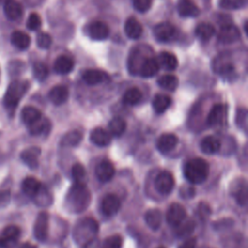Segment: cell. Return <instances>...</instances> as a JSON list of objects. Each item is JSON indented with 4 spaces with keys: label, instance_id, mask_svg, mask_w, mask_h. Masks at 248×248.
I'll return each instance as SVG.
<instances>
[{
    "label": "cell",
    "instance_id": "cell-1",
    "mask_svg": "<svg viewBox=\"0 0 248 248\" xmlns=\"http://www.w3.org/2000/svg\"><path fill=\"white\" fill-rule=\"evenodd\" d=\"M91 202V195L83 182H75L68 190L65 197V207L71 213L83 212Z\"/></svg>",
    "mask_w": 248,
    "mask_h": 248
},
{
    "label": "cell",
    "instance_id": "cell-2",
    "mask_svg": "<svg viewBox=\"0 0 248 248\" xmlns=\"http://www.w3.org/2000/svg\"><path fill=\"white\" fill-rule=\"evenodd\" d=\"M99 232L97 221L91 217L79 219L73 229V238L79 246H85L90 243Z\"/></svg>",
    "mask_w": 248,
    "mask_h": 248
},
{
    "label": "cell",
    "instance_id": "cell-3",
    "mask_svg": "<svg viewBox=\"0 0 248 248\" xmlns=\"http://www.w3.org/2000/svg\"><path fill=\"white\" fill-rule=\"evenodd\" d=\"M184 177L192 184L204 182L209 174V164L206 160L197 157L187 161L183 168Z\"/></svg>",
    "mask_w": 248,
    "mask_h": 248
},
{
    "label": "cell",
    "instance_id": "cell-4",
    "mask_svg": "<svg viewBox=\"0 0 248 248\" xmlns=\"http://www.w3.org/2000/svg\"><path fill=\"white\" fill-rule=\"evenodd\" d=\"M29 83L25 80H14L12 81L4 95L3 105L10 115H13L19 101L28 90Z\"/></svg>",
    "mask_w": 248,
    "mask_h": 248
},
{
    "label": "cell",
    "instance_id": "cell-5",
    "mask_svg": "<svg viewBox=\"0 0 248 248\" xmlns=\"http://www.w3.org/2000/svg\"><path fill=\"white\" fill-rule=\"evenodd\" d=\"M20 228L16 225H9L0 233V248H16L20 237Z\"/></svg>",
    "mask_w": 248,
    "mask_h": 248
},
{
    "label": "cell",
    "instance_id": "cell-6",
    "mask_svg": "<svg viewBox=\"0 0 248 248\" xmlns=\"http://www.w3.org/2000/svg\"><path fill=\"white\" fill-rule=\"evenodd\" d=\"M174 177L169 170L160 171L154 179V187L161 195H169L174 187Z\"/></svg>",
    "mask_w": 248,
    "mask_h": 248
},
{
    "label": "cell",
    "instance_id": "cell-7",
    "mask_svg": "<svg viewBox=\"0 0 248 248\" xmlns=\"http://www.w3.org/2000/svg\"><path fill=\"white\" fill-rule=\"evenodd\" d=\"M49 228V216L46 211H42L38 214L34 223L33 233L35 238L40 242H45L48 237Z\"/></svg>",
    "mask_w": 248,
    "mask_h": 248
},
{
    "label": "cell",
    "instance_id": "cell-8",
    "mask_svg": "<svg viewBox=\"0 0 248 248\" xmlns=\"http://www.w3.org/2000/svg\"><path fill=\"white\" fill-rule=\"evenodd\" d=\"M187 216L186 209L184 208L183 205L177 202H172L170 204L167 214H166V219L169 225L176 227L178 226L183 220H185Z\"/></svg>",
    "mask_w": 248,
    "mask_h": 248
},
{
    "label": "cell",
    "instance_id": "cell-9",
    "mask_svg": "<svg viewBox=\"0 0 248 248\" xmlns=\"http://www.w3.org/2000/svg\"><path fill=\"white\" fill-rule=\"evenodd\" d=\"M230 192L239 205L245 206L247 204V184L244 178L234 180L231 184Z\"/></svg>",
    "mask_w": 248,
    "mask_h": 248
},
{
    "label": "cell",
    "instance_id": "cell-10",
    "mask_svg": "<svg viewBox=\"0 0 248 248\" xmlns=\"http://www.w3.org/2000/svg\"><path fill=\"white\" fill-rule=\"evenodd\" d=\"M85 33L89 38L101 41L108 37L109 29L108 25L102 21H93L86 26Z\"/></svg>",
    "mask_w": 248,
    "mask_h": 248
},
{
    "label": "cell",
    "instance_id": "cell-11",
    "mask_svg": "<svg viewBox=\"0 0 248 248\" xmlns=\"http://www.w3.org/2000/svg\"><path fill=\"white\" fill-rule=\"evenodd\" d=\"M121 202L119 198L114 194H107L101 202V210L106 216H113L120 209Z\"/></svg>",
    "mask_w": 248,
    "mask_h": 248
},
{
    "label": "cell",
    "instance_id": "cell-12",
    "mask_svg": "<svg viewBox=\"0 0 248 248\" xmlns=\"http://www.w3.org/2000/svg\"><path fill=\"white\" fill-rule=\"evenodd\" d=\"M176 33L175 27L170 22H161L153 29V35L159 42H169Z\"/></svg>",
    "mask_w": 248,
    "mask_h": 248
},
{
    "label": "cell",
    "instance_id": "cell-13",
    "mask_svg": "<svg viewBox=\"0 0 248 248\" xmlns=\"http://www.w3.org/2000/svg\"><path fill=\"white\" fill-rule=\"evenodd\" d=\"M41 148L38 146H30L20 153L21 161L31 170H36L39 166V156Z\"/></svg>",
    "mask_w": 248,
    "mask_h": 248
},
{
    "label": "cell",
    "instance_id": "cell-14",
    "mask_svg": "<svg viewBox=\"0 0 248 248\" xmlns=\"http://www.w3.org/2000/svg\"><path fill=\"white\" fill-rule=\"evenodd\" d=\"M178 143V138L172 133L162 134L156 142L157 149L162 153H168L173 150Z\"/></svg>",
    "mask_w": 248,
    "mask_h": 248
},
{
    "label": "cell",
    "instance_id": "cell-15",
    "mask_svg": "<svg viewBox=\"0 0 248 248\" xmlns=\"http://www.w3.org/2000/svg\"><path fill=\"white\" fill-rule=\"evenodd\" d=\"M115 173V169L113 164L108 160L101 161L95 169V174L99 181L108 182L109 181Z\"/></svg>",
    "mask_w": 248,
    "mask_h": 248
},
{
    "label": "cell",
    "instance_id": "cell-16",
    "mask_svg": "<svg viewBox=\"0 0 248 248\" xmlns=\"http://www.w3.org/2000/svg\"><path fill=\"white\" fill-rule=\"evenodd\" d=\"M240 37V32L232 24H225L219 31L218 39L222 44H232Z\"/></svg>",
    "mask_w": 248,
    "mask_h": 248
},
{
    "label": "cell",
    "instance_id": "cell-17",
    "mask_svg": "<svg viewBox=\"0 0 248 248\" xmlns=\"http://www.w3.org/2000/svg\"><path fill=\"white\" fill-rule=\"evenodd\" d=\"M225 115H226V106L223 104H216L211 108L207 115L206 122L211 127L218 126L224 122Z\"/></svg>",
    "mask_w": 248,
    "mask_h": 248
},
{
    "label": "cell",
    "instance_id": "cell-18",
    "mask_svg": "<svg viewBox=\"0 0 248 248\" xmlns=\"http://www.w3.org/2000/svg\"><path fill=\"white\" fill-rule=\"evenodd\" d=\"M89 139H90L91 142H93L95 145L100 146V147L108 146L111 141L110 134L108 133L105 129L100 128V127L94 128L90 132Z\"/></svg>",
    "mask_w": 248,
    "mask_h": 248
},
{
    "label": "cell",
    "instance_id": "cell-19",
    "mask_svg": "<svg viewBox=\"0 0 248 248\" xmlns=\"http://www.w3.org/2000/svg\"><path fill=\"white\" fill-rule=\"evenodd\" d=\"M69 98V90L64 85H56L52 87L48 92L49 101L55 105L60 106L64 104Z\"/></svg>",
    "mask_w": 248,
    "mask_h": 248
},
{
    "label": "cell",
    "instance_id": "cell-20",
    "mask_svg": "<svg viewBox=\"0 0 248 248\" xmlns=\"http://www.w3.org/2000/svg\"><path fill=\"white\" fill-rule=\"evenodd\" d=\"M4 14L10 20H17L23 14V9L20 3L16 0H6L4 2Z\"/></svg>",
    "mask_w": 248,
    "mask_h": 248
},
{
    "label": "cell",
    "instance_id": "cell-21",
    "mask_svg": "<svg viewBox=\"0 0 248 248\" xmlns=\"http://www.w3.org/2000/svg\"><path fill=\"white\" fill-rule=\"evenodd\" d=\"M159 67L160 65L155 58L147 57L142 61L139 70V75L142 78H151L158 73Z\"/></svg>",
    "mask_w": 248,
    "mask_h": 248
},
{
    "label": "cell",
    "instance_id": "cell-22",
    "mask_svg": "<svg viewBox=\"0 0 248 248\" xmlns=\"http://www.w3.org/2000/svg\"><path fill=\"white\" fill-rule=\"evenodd\" d=\"M177 12L183 17H196L200 15V9L191 0H179Z\"/></svg>",
    "mask_w": 248,
    "mask_h": 248
},
{
    "label": "cell",
    "instance_id": "cell-23",
    "mask_svg": "<svg viewBox=\"0 0 248 248\" xmlns=\"http://www.w3.org/2000/svg\"><path fill=\"white\" fill-rule=\"evenodd\" d=\"M200 148L205 154H215L221 148V141L215 136H206L201 140Z\"/></svg>",
    "mask_w": 248,
    "mask_h": 248
},
{
    "label": "cell",
    "instance_id": "cell-24",
    "mask_svg": "<svg viewBox=\"0 0 248 248\" xmlns=\"http://www.w3.org/2000/svg\"><path fill=\"white\" fill-rule=\"evenodd\" d=\"M82 79L89 85H95L107 81L108 75L101 70H86L82 74Z\"/></svg>",
    "mask_w": 248,
    "mask_h": 248
},
{
    "label": "cell",
    "instance_id": "cell-25",
    "mask_svg": "<svg viewBox=\"0 0 248 248\" xmlns=\"http://www.w3.org/2000/svg\"><path fill=\"white\" fill-rule=\"evenodd\" d=\"M43 117L42 112L35 107L26 106L21 109L20 118L22 122L28 127Z\"/></svg>",
    "mask_w": 248,
    "mask_h": 248
},
{
    "label": "cell",
    "instance_id": "cell-26",
    "mask_svg": "<svg viewBox=\"0 0 248 248\" xmlns=\"http://www.w3.org/2000/svg\"><path fill=\"white\" fill-rule=\"evenodd\" d=\"M144 220L146 225L153 231L158 230L163 221V214L162 211L158 208H151L148 209L144 214Z\"/></svg>",
    "mask_w": 248,
    "mask_h": 248
},
{
    "label": "cell",
    "instance_id": "cell-27",
    "mask_svg": "<svg viewBox=\"0 0 248 248\" xmlns=\"http://www.w3.org/2000/svg\"><path fill=\"white\" fill-rule=\"evenodd\" d=\"M124 31L130 39L137 40L142 34V26L137 18L129 17L125 22Z\"/></svg>",
    "mask_w": 248,
    "mask_h": 248
},
{
    "label": "cell",
    "instance_id": "cell-28",
    "mask_svg": "<svg viewBox=\"0 0 248 248\" xmlns=\"http://www.w3.org/2000/svg\"><path fill=\"white\" fill-rule=\"evenodd\" d=\"M74 68V61L66 55L58 56L53 64V70L59 75H66L72 72Z\"/></svg>",
    "mask_w": 248,
    "mask_h": 248
},
{
    "label": "cell",
    "instance_id": "cell-29",
    "mask_svg": "<svg viewBox=\"0 0 248 248\" xmlns=\"http://www.w3.org/2000/svg\"><path fill=\"white\" fill-rule=\"evenodd\" d=\"M42 183L33 176H27L23 179L21 183V190L25 196L32 199L33 196L38 192Z\"/></svg>",
    "mask_w": 248,
    "mask_h": 248
},
{
    "label": "cell",
    "instance_id": "cell-30",
    "mask_svg": "<svg viewBox=\"0 0 248 248\" xmlns=\"http://www.w3.org/2000/svg\"><path fill=\"white\" fill-rule=\"evenodd\" d=\"M30 42H31L30 37L22 31L16 30L11 35L12 45L20 50L27 49L30 46Z\"/></svg>",
    "mask_w": 248,
    "mask_h": 248
},
{
    "label": "cell",
    "instance_id": "cell-31",
    "mask_svg": "<svg viewBox=\"0 0 248 248\" xmlns=\"http://www.w3.org/2000/svg\"><path fill=\"white\" fill-rule=\"evenodd\" d=\"M82 140V134L78 130H71L66 133L60 140V145L62 147H74L80 143Z\"/></svg>",
    "mask_w": 248,
    "mask_h": 248
},
{
    "label": "cell",
    "instance_id": "cell-32",
    "mask_svg": "<svg viewBox=\"0 0 248 248\" xmlns=\"http://www.w3.org/2000/svg\"><path fill=\"white\" fill-rule=\"evenodd\" d=\"M35 204L38 206H49L52 203V196L46 186L42 184L38 192L32 198Z\"/></svg>",
    "mask_w": 248,
    "mask_h": 248
},
{
    "label": "cell",
    "instance_id": "cell-33",
    "mask_svg": "<svg viewBox=\"0 0 248 248\" xmlns=\"http://www.w3.org/2000/svg\"><path fill=\"white\" fill-rule=\"evenodd\" d=\"M28 131L32 136L46 135L50 130V123L46 118L42 117L32 125L28 126Z\"/></svg>",
    "mask_w": 248,
    "mask_h": 248
},
{
    "label": "cell",
    "instance_id": "cell-34",
    "mask_svg": "<svg viewBox=\"0 0 248 248\" xmlns=\"http://www.w3.org/2000/svg\"><path fill=\"white\" fill-rule=\"evenodd\" d=\"M170 104H171V99L169 96L163 95V94H157L153 98L152 108L155 110V112H157L158 114H161L169 108Z\"/></svg>",
    "mask_w": 248,
    "mask_h": 248
},
{
    "label": "cell",
    "instance_id": "cell-35",
    "mask_svg": "<svg viewBox=\"0 0 248 248\" xmlns=\"http://www.w3.org/2000/svg\"><path fill=\"white\" fill-rule=\"evenodd\" d=\"M108 127L109 133L112 136L120 137L125 132L127 124L123 118H121L119 116H115L109 120Z\"/></svg>",
    "mask_w": 248,
    "mask_h": 248
},
{
    "label": "cell",
    "instance_id": "cell-36",
    "mask_svg": "<svg viewBox=\"0 0 248 248\" xmlns=\"http://www.w3.org/2000/svg\"><path fill=\"white\" fill-rule=\"evenodd\" d=\"M159 65L168 71H173L178 65V60L176 56L170 52L164 51L159 56Z\"/></svg>",
    "mask_w": 248,
    "mask_h": 248
},
{
    "label": "cell",
    "instance_id": "cell-37",
    "mask_svg": "<svg viewBox=\"0 0 248 248\" xmlns=\"http://www.w3.org/2000/svg\"><path fill=\"white\" fill-rule=\"evenodd\" d=\"M195 34L202 41H208L215 34V28L210 23L202 22L196 27Z\"/></svg>",
    "mask_w": 248,
    "mask_h": 248
},
{
    "label": "cell",
    "instance_id": "cell-38",
    "mask_svg": "<svg viewBox=\"0 0 248 248\" xmlns=\"http://www.w3.org/2000/svg\"><path fill=\"white\" fill-rule=\"evenodd\" d=\"M141 92L139 88L137 87H132L126 90V92L123 95L122 101L124 104L128 106H134L137 105L140 100H141Z\"/></svg>",
    "mask_w": 248,
    "mask_h": 248
},
{
    "label": "cell",
    "instance_id": "cell-39",
    "mask_svg": "<svg viewBox=\"0 0 248 248\" xmlns=\"http://www.w3.org/2000/svg\"><path fill=\"white\" fill-rule=\"evenodd\" d=\"M157 83L168 91H174L178 86V79L173 75H164L158 78Z\"/></svg>",
    "mask_w": 248,
    "mask_h": 248
},
{
    "label": "cell",
    "instance_id": "cell-40",
    "mask_svg": "<svg viewBox=\"0 0 248 248\" xmlns=\"http://www.w3.org/2000/svg\"><path fill=\"white\" fill-rule=\"evenodd\" d=\"M33 76L39 81H44L48 76V68L46 64L38 62L33 66Z\"/></svg>",
    "mask_w": 248,
    "mask_h": 248
},
{
    "label": "cell",
    "instance_id": "cell-41",
    "mask_svg": "<svg viewBox=\"0 0 248 248\" xmlns=\"http://www.w3.org/2000/svg\"><path fill=\"white\" fill-rule=\"evenodd\" d=\"M177 229V235H179L180 237H184V236H187L189 235L194 230H195V222L191 219L187 220V221H182L178 226Z\"/></svg>",
    "mask_w": 248,
    "mask_h": 248
},
{
    "label": "cell",
    "instance_id": "cell-42",
    "mask_svg": "<svg viewBox=\"0 0 248 248\" xmlns=\"http://www.w3.org/2000/svg\"><path fill=\"white\" fill-rule=\"evenodd\" d=\"M123 239L119 234L108 236L102 243L101 248H122Z\"/></svg>",
    "mask_w": 248,
    "mask_h": 248
},
{
    "label": "cell",
    "instance_id": "cell-43",
    "mask_svg": "<svg viewBox=\"0 0 248 248\" xmlns=\"http://www.w3.org/2000/svg\"><path fill=\"white\" fill-rule=\"evenodd\" d=\"M71 174L76 182H82V180L84 179V177L86 175V170H85L84 167L82 166V164L75 163L72 166Z\"/></svg>",
    "mask_w": 248,
    "mask_h": 248
},
{
    "label": "cell",
    "instance_id": "cell-44",
    "mask_svg": "<svg viewBox=\"0 0 248 248\" xmlns=\"http://www.w3.org/2000/svg\"><path fill=\"white\" fill-rule=\"evenodd\" d=\"M41 25H42V20L40 16L36 13L30 14L26 21V27L31 31H37L38 29H40Z\"/></svg>",
    "mask_w": 248,
    "mask_h": 248
},
{
    "label": "cell",
    "instance_id": "cell-45",
    "mask_svg": "<svg viewBox=\"0 0 248 248\" xmlns=\"http://www.w3.org/2000/svg\"><path fill=\"white\" fill-rule=\"evenodd\" d=\"M36 43H37V46L40 48L47 49V48L50 47V46L52 44V39H51L49 34L42 32V33L38 34L37 39H36Z\"/></svg>",
    "mask_w": 248,
    "mask_h": 248
},
{
    "label": "cell",
    "instance_id": "cell-46",
    "mask_svg": "<svg viewBox=\"0 0 248 248\" xmlns=\"http://www.w3.org/2000/svg\"><path fill=\"white\" fill-rule=\"evenodd\" d=\"M219 5L223 9L236 10L242 8L245 5V0H220Z\"/></svg>",
    "mask_w": 248,
    "mask_h": 248
},
{
    "label": "cell",
    "instance_id": "cell-47",
    "mask_svg": "<svg viewBox=\"0 0 248 248\" xmlns=\"http://www.w3.org/2000/svg\"><path fill=\"white\" fill-rule=\"evenodd\" d=\"M236 124L239 129H243L246 132L247 127V110L244 108H237L236 110Z\"/></svg>",
    "mask_w": 248,
    "mask_h": 248
},
{
    "label": "cell",
    "instance_id": "cell-48",
    "mask_svg": "<svg viewBox=\"0 0 248 248\" xmlns=\"http://www.w3.org/2000/svg\"><path fill=\"white\" fill-rule=\"evenodd\" d=\"M133 7L140 13L147 12L152 4L151 0H132Z\"/></svg>",
    "mask_w": 248,
    "mask_h": 248
},
{
    "label": "cell",
    "instance_id": "cell-49",
    "mask_svg": "<svg viewBox=\"0 0 248 248\" xmlns=\"http://www.w3.org/2000/svg\"><path fill=\"white\" fill-rule=\"evenodd\" d=\"M24 68V65L21 61L18 60H15V61H11L9 64V72L12 75H18L22 72Z\"/></svg>",
    "mask_w": 248,
    "mask_h": 248
},
{
    "label": "cell",
    "instance_id": "cell-50",
    "mask_svg": "<svg viewBox=\"0 0 248 248\" xmlns=\"http://www.w3.org/2000/svg\"><path fill=\"white\" fill-rule=\"evenodd\" d=\"M11 201V192L8 189H0V208L6 207Z\"/></svg>",
    "mask_w": 248,
    "mask_h": 248
},
{
    "label": "cell",
    "instance_id": "cell-51",
    "mask_svg": "<svg viewBox=\"0 0 248 248\" xmlns=\"http://www.w3.org/2000/svg\"><path fill=\"white\" fill-rule=\"evenodd\" d=\"M197 239L195 237H190L186 239L178 248H196Z\"/></svg>",
    "mask_w": 248,
    "mask_h": 248
},
{
    "label": "cell",
    "instance_id": "cell-52",
    "mask_svg": "<svg viewBox=\"0 0 248 248\" xmlns=\"http://www.w3.org/2000/svg\"><path fill=\"white\" fill-rule=\"evenodd\" d=\"M199 208H200V212H201V214H202V216H203V215H205V216L210 215L211 210H210V207L208 206V204H206V203H204V202H200Z\"/></svg>",
    "mask_w": 248,
    "mask_h": 248
},
{
    "label": "cell",
    "instance_id": "cell-53",
    "mask_svg": "<svg viewBox=\"0 0 248 248\" xmlns=\"http://www.w3.org/2000/svg\"><path fill=\"white\" fill-rule=\"evenodd\" d=\"M18 248H38V247L33 245V244H31V243H29V242H25V243L21 244Z\"/></svg>",
    "mask_w": 248,
    "mask_h": 248
},
{
    "label": "cell",
    "instance_id": "cell-54",
    "mask_svg": "<svg viewBox=\"0 0 248 248\" xmlns=\"http://www.w3.org/2000/svg\"><path fill=\"white\" fill-rule=\"evenodd\" d=\"M247 24H248L247 21H245V22H244V31H245L246 34H247V32H248V30H247Z\"/></svg>",
    "mask_w": 248,
    "mask_h": 248
},
{
    "label": "cell",
    "instance_id": "cell-55",
    "mask_svg": "<svg viewBox=\"0 0 248 248\" xmlns=\"http://www.w3.org/2000/svg\"><path fill=\"white\" fill-rule=\"evenodd\" d=\"M157 248H166V247H164V246H159V247H157Z\"/></svg>",
    "mask_w": 248,
    "mask_h": 248
},
{
    "label": "cell",
    "instance_id": "cell-56",
    "mask_svg": "<svg viewBox=\"0 0 248 248\" xmlns=\"http://www.w3.org/2000/svg\"><path fill=\"white\" fill-rule=\"evenodd\" d=\"M0 1H4V2H5V1H6V0H0Z\"/></svg>",
    "mask_w": 248,
    "mask_h": 248
}]
</instances>
